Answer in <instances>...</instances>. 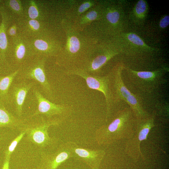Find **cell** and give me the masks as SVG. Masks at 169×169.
Instances as JSON below:
<instances>
[{
    "mask_svg": "<svg viewBox=\"0 0 169 169\" xmlns=\"http://www.w3.org/2000/svg\"><path fill=\"white\" fill-rule=\"evenodd\" d=\"M122 104L112 121L96 130L95 139L99 145H108L121 139H127L133 134L136 119L128 105L120 109Z\"/></svg>",
    "mask_w": 169,
    "mask_h": 169,
    "instance_id": "6da1fadb",
    "label": "cell"
},
{
    "mask_svg": "<svg viewBox=\"0 0 169 169\" xmlns=\"http://www.w3.org/2000/svg\"><path fill=\"white\" fill-rule=\"evenodd\" d=\"M123 69L125 71L121 75L125 85L142 99L143 96L153 94L168 81L164 76L169 70L165 67L152 71H138L124 66Z\"/></svg>",
    "mask_w": 169,
    "mask_h": 169,
    "instance_id": "7a4b0ae2",
    "label": "cell"
},
{
    "mask_svg": "<svg viewBox=\"0 0 169 169\" xmlns=\"http://www.w3.org/2000/svg\"><path fill=\"white\" fill-rule=\"evenodd\" d=\"M123 66L118 64L110 73L115 102L117 104L122 102L126 103L136 120L146 117L149 114L143 107L142 99L131 92L124 83L121 75Z\"/></svg>",
    "mask_w": 169,
    "mask_h": 169,
    "instance_id": "3957f363",
    "label": "cell"
},
{
    "mask_svg": "<svg viewBox=\"0 0 169 169\" xmlns=\"http://www.w3.org/2000/svg\"><path fill=\"white\" fill-rule=\"evenodd\" d=\"M61 122L59 118L48 119L41 115L39 121L29 123L25 122L23 128L28 140L41 148L51 151L58 146L59 141L49 136L48 129L51 126L59 125Z\"/></svg>",
    "mask_w": 169,
    "mask_h": 169,
    "instance_id": "277c9868",
    "label": "cell"
},
{
    "mask_svg": "<svg viewBox=\"0 0 169 169\" xmlns=\"http://www.w3.org/2000/svg\"><path fill=\"white\" fill-rule=\"evenodd\" d=\"M69 74L79 76L85 80L89 88L97 90L103 95L106 103V120L110 117L114 107L116 106L110 74L104 76L91 75L84 69L73 68L66 72Z\"/></svg>",
    "mask_w": 169,
    "mask_h": 169,
    "instance_id": "5b68a950",
    "label": "cell"
},
{
    "mask_svg": "<svg viewBox=\"0 0 169 169\" xmlns=\"http://www.w3.org/2000/svg\"><path fill=\"white\" fill-rule=\"evenodd\" d=\"M155 110L146 117L136 119L135 131L132 136L127 139L125 144V151L127 154L135 161L140 159L144 160L141 149V143L146 140L151 130L155 126L156 116Z\"/></svg>",
    "mask_w": 169,
    "mask_h": 169,
    "instance_id": "8992f818",
    "label": "cell"
},
{
    "mask_svg": "<svg viewBox=\"0 0 169 169\" xmlns=\"http://www.w3.org/2000/svg\"><path fill=\"white\" fill-rule=\"evenodd\" d=\"M45 57L38 58L19 69L17 75L18 81L34 80L40 85L42 91L48 99H53V93L46 75Z\"/></svg>",
    "mask_w": 169,
    "mask_h": 169,
    "instance_id": "52a82bcc",
    "label": "cell"
},
{
    "mask_svg": "<svg viewBox=\"0 0 169 169\" xmlns=\"http://www.w3.org/2000/svg\"><path fill=\"white\" fill-rule=\"evenodd\" d=\"M71 142L62 144L51 151H43L37 169H57L63 162L73 157Z\"/></svg>",
    "mask_w": 169,
    "mask_h": 169,
    "instance_id": "ba28073f",
    "label": "cell"
},
{
    "mask_svg": "<svg viewBox=\"0 0 169 169\" xmlns=\"http://www.w3.org/2000/svg\"><path fill=\"white\" fill-rule=\"evenodd\" d=\"M33 92L37 100L38 106L37 109L29 117L42 115L50 119L55 115H62L68 111V107L53 103L48 100L35 86L33 88Z\"/></svg>",
    "mask_w": 169,
    "mask_h": 169,
    "instance_id": "9c48e42d",
    "label": "cell"
},
{
    "mask_svg": "<svg viewBox=\"0 0 169 169\" xmlns=\"http://www.w3.org/2000/svg\"><path fill=\"white\" fill-rule=\"evenodd\" d=\"M35 84L33 81H19L13 83L9 91V103L13 104L18 117L21 118L23 107L27 95Z\"/></svg>",
    "mask_w": 169,
    "mask_h": 169,
    "instance_id": "30bf717a",
    "label": "cell"
},
{
    "mask_svg": "<svg viewBox=\"0 0 169 169\" xmlns=\"http://www.w3.org/2000/svg\"><path fill=\"white\" fill-rule=\"evenodd\" d=\"M73 157L82 161L91 169H99L105 154L103 150H91L81 148L71 142Z\"/></svg>",
    "mask_w": 169,
    "mask_h": 169,
    "instance_id": "8fae6325",
    "label": "cell"
},
{
    "mask_svg": "<svg viewBox=\"0 0 169 169\" xmlns=\"http://www.w3.org/2000/svg\"><path fill=\"white\" fill-rule=\"evenodd\" d=\"M26 120L13 115L6 109L4 104L0 102V127H7L20 131Z\"/></svg>",
    "mask_w": 169,
    "mask_h": 169,
    "instance_id": "7c38bea8",
    "label": "cell"
},
{
    "mask_svg": "<svg viewBox=\"0 0 169 169\" xmlns=\"http://www.w3.org/2000/svg\"><path fill=\"white\" fill-rule=\"evenodd\" d=\"M19 71V69L5 76H0V102L4 104L9 103V91L14 79Z\"/></svg>",
    "mask_w": 169,
    "mask_h": 169,
    "instance_id": "4fadbf2b",
    "label": "cell"
},
{
    "mask_svg": "<svg viewBox=\"0 0 169 169\" xmlns=\"http://www.w3.org/2000/svg\"><path fill=\"white\" fill-rule=\"evenodd\" d=\"M31 46L37 54L44 56L51 55L54 54V45L47 39L38 38L34 40Z\"/></svg>",
    "mask_w": 169,
    "mask_h": 169,
    "instance_id": "5bb4252c",
    "label": "cell"
},
{
    "mask_svg": "<svg viewBox=\"0 0 169 169\" xmlns=\"http://www.w3.org/2000/svg\"><path fill=\"white\" fill-rule=\"evenodd\" d=\"M116 54L117 53L115 52H108L98 55L90 62L87 70H85L91 73L97 72Z\"/></svg>",
    "mask_w": 169,
    "mask_h": 169,
    "instance_id": "9a60e30c",
    "label": "cell"
},
{
    "mask_svg": "<svg viewBox=\"0 0 169 169\" xmlns=\"http://www.w3.org/2000/svg\"><path fill=\"white\" fill-rule=\"evenodd\" d=\"M0 11L2 17V21L0 26V50L1 57L4 59L8 44L6 35L8 20L3 9L2 10L0 8Z\"/></svg>",
    "mask_w": 169,
    "mask_h": 169,
    "instance_id": "2e32d148",
    "label": "cell"
},
{
    "mask_svg": "<svg viewBox=\"0 0 169 169\" xmlns=\"http://www.w3.org/2000/svg\"><path fill=\"white\" fill-rule=\"evenodd\" d=\"M81 43L78 37L74 34H69L68 35L66 50L67 54L70 55H74L81 49Z\"/></svg>",
    "mask_w": 169,
    "mask_h": 169,
    "instance_id": "e0dca14e",
    "label": "cell"
},
{
    "mask_svg": "<svg viewBox=\"0 0 169 169\" xmlns=\"http://www.w3.org/2000/svg\"><path fill=\"white\" fill-rule=\"evenodd\" d=\"M16 41L14 49V56L17 63H21L26 54V46L23 41Z\"/></svg>",
    "mask_w": 169,
    "mask_h": 169,
    "instance_id": "ac0fdd59",
    "label": "cell"
},
{
    "mask_svg": "<svg viewBox=\"0 0 169 169\" xmlns=\"http://www.w3.org/2000/svg\"><path fill=\"white\" fill-rule=\"evenodd\" d=\"M19 134L10 143L5 153V157H10L14 151L18 143L25 135L26 132L23 127L21 128Z\"/></svg>",
    "mask_w": 169,
    "mask_h": 169,
    "instance_id": "d6986e66",
    "label": "cell"
},
{
    "mask_svg": "<svg viewBox=\"0 0 169 169\" xmlns=\"http://www.w3.org/2000/svg\"><path fill=\"white\" fill-rule=\"evenodd\" d=\"M147 5L146 1L139 0L136 3L134 8L135 15L140 18H143L147 10Z\"/></svg>",
    "mask_w": 169,
    "mask_h": 169,
    "instance_id": "ffe728a7",
    "label": "cell"
},
{
    "mask_svg": "<svg viewBox=\"0 0 169 169\" xmlns=\"http://www.w3.org/2000/svg\"><path fill=\"white\" fill-rule=\"evenodd\" d=\"M106 16L107 21L110 23L114 25L117 24L120 19V13L118 10L115 9L109 10Z\"/></svg>",
    "mask_w": 169,
    "mask_h": 169,
    "instance_id": "44dd1931",
    "label": "cell"
},
{
    "mask_svg": "<svg viewBox=\"0 0 169 169\" xmlns=\"http://www.w3.org/2000/svg\"><path fill=\"white\" fill-rule=\"evenodd\" d=\"M126 37L128 40L133 44L139 46L148 47L142 40L136 34L130 33L127 34Z\"/></svg>",
    "mask_w": 169,
    "mask_h": 169,
    "instance_id": "7402d4cb",
    "label": "cell"
},
{
    "mask_svg": "<svg viewBox=\"0 0 169 169\" xmlns=\"http://www.w3.org/2000/svg\"><path fill=\"white\" fill-rule=\"evenodd\" d=\"M7 4L12 10L18 13H21L22 11L21 4L19 1L11 0L7 1Z\"/></svg>",
    "mask_w": 169,
    "mask_h": 169,
    "instance_id": "603a6c76",
    "label": "cell"
},
{
    "mask_svg": "<svg viewBox=\"0 0 169 169\" xmlns=\"http://www.w3.org/2000/svg\"><path fill=\"white\" fill-rule=\"evenodd\" d=\"M38 14L36 6L32 5L29 7L28 9V14L31 19H35L38 17Z\"/></svg>",
    "mask_w": 169,
    "mask_h": 169,
    "instance_id": "cb8c5ba5",
    "label": "cell"
},
{
    "mask_svg": "<svg viewBox=\"0 0 169 169\" xmlns=\"http://www.w3.org/2000/svg\"><path fill=\"white\" fill-rule=\"evenodd\" d=\"M28 24L29 28L31 29L33 31H37L40 28V24L36 20L31 19L28 21Z\"/></svg>",
    "mask_w": 169,
    "mask_h": 169,
    "instance_id": "d4e9b609",
    "label": "cell"
},
{
    "mask_svg": "<svg viewBox=\"0 0 169 169\" xmlns=\"http://www.w3.org/2000/svg\"><path fill=\"white\" fill-rule=\"evenodd\" d=\"M98 16L97 12L93 10L88 12L84 17L86 21H91L97 18Z\"/></svg>",
    "mask_w": 169,
    "mask_h": 169,
    "instance_id": "484cf974",
    "label": "cell"
},
{
    "mask_svg": "<svg viewBox=\"0 0 169 169\" xmlns=\"http://www.w3.org/2000/svg\"><path fill=\"white\" fill-rule=\"evenodd\" d=\"M92 5V2L90 1L84 2L79 7L78 9L79 13H81L90 7Z\"/></svg>",
    "mask_w": 169,
    "mask_h": 169,
    "instance_id": "4316f807",
    "label": "cell"
},
{
    "mask_svg": "<svg viewBox=\"0 0 169 169\" xmlns=\"http://www.w3.org/2000/svg\"><path fill=\"white\" fill-rule=\"evenodd\" d=\"M169 24V16L166 15L163 17L159 22V26L162 28H164L167 27Z\"/></svg>",
    "mask_w": 169,
    "mask_h": 169,
    "instance_id": "83f0119b",
    "label": "cell"
},
{
    "mask_svg": "<svg viewBox=\"0 0 169 169\" xmlns=\"http://www.w3.org/2000/svg\"><path fill=\"white\" fill-rule=\"evenodd\" d=\"M10 157H5L1 169H9Z\"/></svg>",
    "mask_w": 169,
    "mask_h": 169,
    "instance_id": "f1b7e54d",
    "label": "cell"
},
{
    "mask_svg": "<svg viewBox=\"0 0 169 169\" xmlns=\"http://www.w3.org/2000/svg\"><path fill=\"white\" fill-rule=\"evenodd\" d=\"M8 34L11 36H14L16 33V29L14 26H13L9 29Z\"/></svg>",
    "mask_w": 169,
    "mask_h": 169,
    "instance_id": "f546056e",
    "label": "cell"
},
{
    "mask_svg": "<svg viewBox=\"0 0 169 169\" xmlns=\"http://www.w3.org/2000/svg\"><path fill=\"white\" fill-rule=\"evenodd\" d=\"M33 169H37L36 168H34Z\"/></svg>",
    "mask_w": 169,
    "mask_h": 169,
    "instance_id": "4dcf8cb0",
    "label": "cell"
}]
</instances>
